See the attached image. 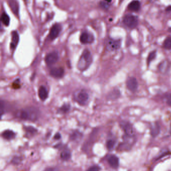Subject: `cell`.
<instances>
[{"label": "cell", "mask_w": 171, "mask_h": 171, "mask_svg": "<svg viewBox=\"0 0 171 171\" xmlns=\"http://www.w3.org/2000/svg\"><path fill=\"white\" fill-rule=\"evenodd\" d=\"M156 57V52L155 51H152L151 52L149 55H148V58H147V63L148 65L150 64V63L153 61V60L155 59Z\"/></svg>", "instance_id": "obj_26"}, {"label": "cell", "mask_w": 171, "mask_h": 171, "mask_svg": "<svg viewBox=\"0 0 171 171\" xmlns=\"http://www.w3.org/2000/svg\"><path fill=\"white\" fill-rule=\"evenodd\" d=\"M88 94L84 91H80L76 96V99L78 103L84 105L88 100Z\"/></svg>", "instance_id": "obj_9"}, {"label": "cell", "mask_w": 171, "mask_h": 171, "mask_svg": "<svg viewBox=\"0 0 171 171\" xmlns=\"http://www.w3.org/2000/svg\"><path fill=\"white\" fill-rule=\"evenodd\" d=\"M141 7V3L138 0H134L130 2L128 6V9L130 11H138L139 10Z\"/></svg>", "instance_id": "obj_16"}, {"label": "cell", "mask_w": 171, "mask_h": 171, "mask_svg": "<svg viewBox=\"0 0 171 171\" xmlns=\"http://www.w3.org/2000/svg\"><path fill=\"white\" fill-rule=\"evenodd\" d=\"M166 11H171V6H169L166 8Z\"/></svg>", "instance_id": "obj_34"}, {"label": "cell", "mask_w": 171, "mask_h": 171, "mask_svg": "<svg viewBox=\"0 0 171 171\" xmlns=\"http://www.w3.org/2000/svg\"><path fill=\"white\" fill-rule=\"evenodd\" d=\"M92 57L90 51L86 49L83 51L77 64V68L81 71H84L92 64Z\"/></svg>", "instance_id": "obj_1"}, {"label": "cell", "mask_w": 171, "mask_h": 171, "mask_svg": "<svg viewBox=\"0 0 171 171\" xmlns=\"http://www.w3.org/2000/svg\"><path fill=\"white\" fill-rule=\"evenodd\" d=\"M8 4L11 11H12L14 15L17 16H19V4L16 0H9Z\"/></svg>", "instance_id": "obj_11"}, {"label": "cell", "mask_w": 171, "mask_h": 171, "mask_svg": "<svg viewBox=\"0 0 171 171\" xmlns=\"http://www.w3.org/2000/svg\"><path fill=\"white\" fill-rule=\"evenodd\" d=\"M60 158L62 160L67 161L69 160L71 158V153L68 150H65L62 152L60 154Z\"/></svg>", "instance_id": "obj_19"}, {"label": "cell", "mask_w": 171, "mask_h": 171, "mask_svg": "<svg viewBox=\"0 0 171 171\" xmlns=\"http://www.w3.org/2000/svg\"><path fill=\"white\" fill-rule=\"evenodd\" d=\"M170 133H171V128H170Z\"/></svg>", "instance_id": "obj_37"}, {"label": "cell", "mask_w": 171, "mask_h": 171, "mask_svg": "<svg viewBox=\"0 0 171 171\" xmlns=\"http://www.w3.org/2000/svg\"><path fill=\"white\" fill-rule=\"evenodd\" d=\"M69 109H70L69 104H65L60 108V112H62L63 113H66L69 111Z\"/></svg>", "instance_id": "obj_27"}, {"label": "cell", "mask_w": 171, "mask_h": 171, "mask_svg": "<svg viewBox=\"0 0 171 171\" xmlns=\"http://www.w3.org/2000/svg\"><path fill=\"white\" fill-rule=\"evenodd\" d=\"M100 6L104 9H107L109 7V4L107 3V2H101Z\"/></svg>", "instance_id": "obj_31"}, {"label": "cell", "mask_w": 171, "mask_h": 171, "mask_svg": "<svg viewBox=\"0 0 171 171\" xmlns=\"http://www.w3.org/2000/svg\"><path fill=\"white\" fill-rule=\"evenodd\" d=\"M160 126L158 122H154L151 125V134L153 138H156L160 133Z\"/></svg>", "instance_id": "obj_13"}, {"label": "cell", "mask_w": 171, "mask_h": 171, "mask_svg": "<svg viewBox=\"0 0 171 171\" xmlns=\"http://www.w3.org/2000/svg\"><path fill=\"white\" fill-rule=\"evenodd\" d=\"M100 170V168H99V166H91L90 168H89L88 170V171H99Z\"/></svg>", "instance_id": "obj_30"}, {"label": "cell", "mask_w": 171, "mask_h": 171, "mask_svg": "<svg viewBox=\"0 0 171 171\" xmlns=\"http://www.w3.org/2000/svg\"><path fill=\"white\" fill-rule=\"evenodd\" d=\"M121 95L119 90H114L111 92V93L109 94V97L110 99H116L119 98Z\"/></svg>", "instance_id": "obj_23"}, {"label": "cell", "mask_w": 171, "mask_h": 171, "mask_svg": "<svg viewBox=\"0 0 171 171\" xmlns=\"http://www.w3.org/2000/svg\"><path fill=\"white\" fill-rule=\"evenodd\" d=\"M93 35L87 32H83L80 37V41L82 44H90L94 41Z\"/></svg>", "instance_id": "obj_8"}, {"label": "cell", "mask_w": 171, "mask_h": 171, "mask_svg": "<svg viewBox=\"0 0 171 171\" xmlns=\"http://www.w3.org/2000/svg\"><path fill=\"white\" fill-rule=\"evenodd\" d=\"M105 1H106L107 2H111L112 0H105Z\"/></svg>", "instance_id": "obj_35"}, {"label": "cell", "mask_w": 171, "mask_h": 171, "mask_svg": "<svg viewBox=\"0 0 171 171\" xmlns=\"http://www.w3.org/2000/svg\"><path fill=\"white\" fill-rule=\"evenodd\" d=\"M50 74L54 78H61L64 75V70L62 67H55L51 70Z\"/></svg>", "instance_id": "obj_10"}, {"label": "cell", "mask_w": 171, "mask_h": 171, "mask_svg": "<svg viewBox=\"0 0 171 171\" xmlns=\"http://www.w3.org/2000/svg\"><path fill=\"white\" fill-rule=\"evenodd\" d=\"M62 30V27L59 24H55L51 28L49 33V37L51 40H53L56 38L59 35Z\"/></svg>", "instance_id": "obj_5"}, {"label": "cell", "mask_w": 171, "mask_h": 171, "mask_svg": "<svg viewBox=\"0 0 171 171\" xmlns=\"http://www.w3.org/2000/svg\"><path fill=\"white\" fill-rule=\"evenodd\" d=\"M59 58V55L58 52L53 51L46 55L45 61L48 66H51L55 64Z\"/></svg>", "instance_id": "obj_4"}, {"label": "cell", "mask_w": 171, "mask_h": 171, "mask_svg": "<svg viewBox=\"0 0 171 171\" xmlns=\"http://www.w3.org/2000/svg\"><path fill=\"white\" fill-rule=\"evenodd\" d=\"M26 131L28 133H30L32 134H34L37 131V130L35 128H34L33 127H28L26 128Z\"/></svg>", "instance_id": "obj_29"}, {"label": "cell", "mask_w": 171, "mask_h": 171, "mask_svg": "<svg viewBox=\"0 0 171 171\" xmlns=\"http://www.w3.org/2000/svg\"><path fill=\"white\" fill-rule=\"evenodd\" d=\"M121 46V41L119 40L109 39L106 43V48L110 51L116 50Z\"/></svg>", "instance_id": "obj_7"}, {"label": "cell", "mask_w": 171, "mask_h": 171, "mask_svg": "<svg viewBox=\"0 0 171 171\" xmlns=\"http://www.w3.org/2000/svg\"><path fill=\"white\" fill-rule=\"evenodd\" d=\"M82 134L78 131H75L71 134L70 139L72 141H76L77 140L81 139Z\"/></svg>", "instance_id": "obj_24"}, {"label": "cell", "mask_w": 171, "mask_h": 171, "mask_svg": "<svg viewBox=\"0 0 171 171\" xmlns=\"http://www.w3.org/2000/svg\"><path fill=\"white\" fill-rule=\"evenodd\" d=\"M116 145V141L113 140H109L106 142V147L107 149L111 151L113 150Z\"/></svg>", "instance_id": "obj_25"}, {"label": "cell", "mask_w": 171, "mask_h": 171, "mask_svg": "<svg viewBox=\"0 0 171 171\" xmlns=\"http://www.w3.org/2000/svg\"><path fill=\"white\" fill-rule=\"evenodd\" d=\"M38 95L41 100H45L47 98L48 94L46 87L44 86H41L39 88L38 90Z\"/></svg>", "instance_id": "obj_17"}, {"label": "cell", "mask_w": 171, "mask_h": 171, "mask_svg": "<svg viewBox=\"0 0 171 171\" xmlns=\"http://www.w3.org/2000/svg\"><path fill=\"white\" fill-rule=\"evenodd\" d=\"M17 116L19 118H20L21 119H24V120H29V113L27 110H21L17 113Z\"/></svg>", "instance_id": "obj_20"}, {"label": "cell", "mask_w": 171, "mask_h": 171, "mask_svg": "<svg viewBox=\"0 0 171 171\" xmlns=\"http://www.w3.org/2000/svg\"><path fill=\"white\" fill-rule=\"evenodd\" d=\"M120 124L121 128L124 132L125 135L131 138L134 137L135 135L134 129L130 122H128L127 121H122Z\"/></svg>", "instance_id": "obj_3"}, {"label": "cell", "mask_w": 171, "mask_h": 171, "mask_svg": "<svg viewBox=\"0 0 171 171\" xmlns=\"http://www.w3.org/2000/svg\"><path fill=\"white\" fill-rule=\"evenodd\" d=\"M5 104L4 102L3 101H1V104H0V111H1V116H3L4 113L5 112V109H6Z\"/></svg>", "instance_id": "obj_28"}, {"label": "cell", "mask_w": 171, "mask_h": 171, "mask_svg": "<svg viewBox=\"0 0 171 171\" xmlns=\"http://www.w3.org/2000/svg\"><path fill=\"white\" fill-rule=\"evenodd\" d=\"M19 42V35L17 31H13L12 33V41L10 44V48L12 50L15 49Z\"/></svg>", "instance_id": "obj_12"}, {"label": "cell", "mask_w": 171, "mask_h": 171, "mask_svg": "<svg viewBox=\"0 0 171 171\" xmlns=\"http://www.w3.org/2000/svg\"><path fill=\"white\" fill-rule=\"evenodd\" d=\"M16 134L14 131L7 130L2 133V136L6 140H12L15 137Z\"/></svg>", "instance_id": "obj_18"}, {"label": "cell", "mask_w": 171, "mask_h": 171, "mask_svg": "<svg viewBox=\"0 0 171 171\" xmlns=\"http://www.w3.org/2000/svg\"><path fill=\"white\" fill-rule=\"evenodd\" d=\"M1 21L6 26L9 25L10 18L9 16L5 12L3 13L1 16Z\"/></svg>", "instance_id": "obj_21"}, {"label": "cell", "mask_w": 171, "mask_h": 171, "mask_svg": "<svg viewBox=\"0 0 171 171\" xmlns=\"http://www.w3.org/2000/svg\"><path fill=\"white\" fill-rule=\"evenodd\" d=\"M163 47L165 49L167 50L171 49V36L166 38L164 42Z\"/></svg>", "instance_id": "obj_22"}, {"label": "cell", "mask_w": 171, "mask_h": 171, "mask_svg": "<svg viewBox=\"0 0 171 171\" xmlns=\"http://www.w3.org/2000/svg\"><path fill=\"white\" fill-rule=\"evenodd\" d=\"M123 22L124 24L128 27L130 29H134L138 25V18L134 16L128 15L124 17Z\"/></svg>", "instance_id": "obj_2"}, {"label": "cell", "mask_w": 171, "mask_h": 171, "mask_svg": "<svg viewBox=\"0 0 171 171\" xmlns=\"http://www.w3.org/2000/svg\"><path fill=\"white\" fill-rule=\"evenodd\" d=\"M169 31L171 33V28H170L169 29Z\"/></svg>", "instance_id": "obj_36"}, {"label": "cell", "mask_w": 171, "mask_h": 171, "mask_svg": "<svg viewBox=\"0 0 171 171\" xmlns=\"http://www.w3.org/2000/svg\"><path fill=\"white\" fill-rule=\"evenodd\" d=\"M166 102L168 106H171V93L168 95L166 97Z\"/></svg>", "instance_id": "obj_32"}, {"label": "cell", "mask_w": 171, "mask_h": 171, "mask_svg": "<svg viewBox=\"0 0 171 171\" xmlns=\"http://www.w3.org/2000/svg\"><path fill=\"white\" fill-rule=\"evenodd\" d=\"M61 138V134L59 133H57L54 136V139L55 140H59Z\"/></svg>", "instance_id": "obj_33"}, {"label": "cell", "mask_w": 171, "mask_h": 171, "mask_svg": "<svg viewBox=\"0 0 171 171\" xmlns=\"http://www.w3.org/2000/svg\"><path fill=\"white\" fill-rule=\"evenodd\" d=\"M127 87L130 92H134L138 88V82L136 78L130 77L127 80L126 83Z\"/></svg>", "instance_id": "obj_6"}, {"label": "cell", "mask_w": 171, "mask_h": 171, "mask_svg": "<svg viewBox=\"0 0 171 171\" xmlns=\"http://www.w3.org/2000/svg\"><path fill=\"white\" fill-rule=\"evenodd\" d=\"M170 67V63L168 61L165 60L160 63V64H159L158 66V68L160 72H161L162 74H165L169 71Z\"/></svg>", "instance_id": "obj_15"}, {"label": "cell", "mask_w": 171, "mask_h": 171, "mask_svg": "<svg viewBox=\"0 0 171 171\" xmlns=\"http://www.w3.org/2000/svg\"><path fill=\"white\" fill-rule=\"evenodd\" d=\"M108 163L110 166L113 169H117L119 166V159L115 155H112L109 157Z\"/></svg>", "instance_id": "obj_14"}]
</instances>
